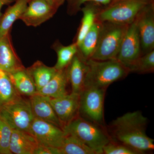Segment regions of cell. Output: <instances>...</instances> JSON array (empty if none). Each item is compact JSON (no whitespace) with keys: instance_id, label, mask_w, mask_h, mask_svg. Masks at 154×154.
<instances>
[{"instance_id":"6da1fadb","label":"cell","mask_w":154,"mask_h":154,"mask_svg":"<svg viewBox=\"0 0 154 154\" xmlns=\"http://www.w3.org/2000/svg\"><path fill=\"white\" fill-rule=\"evenodd\" d=\"M148 119L140 111L128 112L106 126L111 140L126 146L138 154L154 149V140L146 133Z\"/></svg>"},{"instance_id":"7a4b0ae2","label":"cell","mask_w":154,"mask_h":154,"mask_svg":"<svg viewBox=\"0 0 154 154\" xmlns=\"http://www.w3.org/2000/svg\"><path fill=\"white\" fill-rule=\"evenodd\" d=\"M85 88L93 87L107 90L112 83L122 79L129 74L128 69L116 59L87 60Z\"/></svg>"},{"instance_id":"3957f363","label":"cell","mask_w":154,"mask_h":154,"mask_svg":"<svg viewBox=\"0 0 154 154\" xmlns=\"http://www.w3.org/2000/svg\"><path fill=\"white\" fill-rule=\"evenodd\" d=\"M63 129L66 134L79 139L98 154H102L103 148L112 140L106 126L94 123L80 115L64 125Z\"/></svg>"},{"instance_id":"277c9868","label":"cell","mask_w":154,"mask_h":154,"mask_svg":"<svg viewBox=\"0 0 154 154\" xmlns=\"http://www.w3.org/2000/svg\"><path fill=\"white\" fill-rule=\"evenodd\" d=\"M128 25L102 22L98 45L91 59L97 60L116 59Z\"/></svg>"},{"instance_id":"5b68a950","label":"cell","mask_w":154,"mask_h":154,"mask_svg":"<svg viewBox=\"0 0 154 154\" xmlns=\"http://www.w3.org/2000/svg\"><path fill=\"white\" fill-rule=\"evenodd\" d=\"M154 0H121L101 8L96 19L129 25L135 20L140 11Z\"/></svg>"},{"instance_id":"8992f818","label":"cell","mask_w":154,"mask_h":154,"mask_svg":"<svg viewBox=\"0 0 154 154\" xmlns=\"http://www.w3.org/2000/svg\"><path fill=\"white\" fill-rule=\"evenodd\" d=\"M0 116L13 129L29 132L34 119L30 100L19 96L13 101L0 106Z\"/></svg>"},{"instance_id":"52a82bcc","label":"cell","mask_w":154,"mask_h":154,"mask_svg":"<svg viewBox=\"0 0 154 154\" xmlns=\"http://www.w3.org/2000/svg\"><path fill=\"white\" fill-rule=\"evenodd\" d=\"M106 90L93 87L84 88L80 94L79 115L94 123L106 126L104 104Z\"/></svg>"},{"instance_id":"ba28073f","label":"cell","mask_w":154,"mask_h":154,"mask_svg":"<svg viewBox=\"0 0 154 154\" xmlns=\"http://www.w3.org/2000/svg\"><path fill=\"white\" fill-rule=\"evenodd\" d=\"M28 133L35 137L38 143L59 149L66 135L59 127L36 118L33 119Z\"/></svg>"},{"instance_id":"9c48e42d","label":"cell","mask_w":154,"mask_h":154,"mask_svg":"<svg viewBox=\"0 0 154 154\" xmlns=\"http://www.w3.org/2000/svg\"><path fill=\"white\" fill-rule=\"evenodd\" d=\"M141 55L140 39L135 19L128 25L116 59L128 69Z\"/></svg>"},{"instance_id":"30bf717a","label":"cell","mask_w":154,"mask_h":154,"mask_svg":"<svg viewBox=\"0 0 154 154\" xmlns=\"http://www.w3.org/2000/svg\"><path fill=\"white\" fill-rule=\"evenodd\" d=\"M142 55L154 50V3L143 8L136 18Z\"/></svg>"},{"instance_id":"8fae6325","label":"cell","mask_w":154,"mask_h":154,"mask_svg":"<svg viewBox=\"0 0 154 154\" xmlns=\"http://www.w3.org/2000/svg\"><path fill=\"white\" fill-rule=\"evenodd\" d=\"M58 8L47 0H30L20 19L27 26L37 27L52 18Z\"/></svg>"},{"instance_id":"7c38bea8","label":"cell","mask_w":154,"mask_h":154,"mask_svg":"<svg viewBox=\"0 0 154 154\" xmlns=\"http://www.w3.org/2000/svg\"><path fill=\"white\" fill-rule=\"evenodd\" d=\"M80 99L79 94L72 92L58 98H50L51 104L63 127L79 115Z\"/></svg>"},{"instance_id":"4fadbf2b","label":"cell","mask_w":154,"mask_h":154,"mask_svg":"<svg viewBox=\"0 0 154 154\" xmlns=\"http://www.w3.org/2000/svg\"><path fill=\"white\" fill-rule=\"evenodd\" d=\"M30 102L34 118L63 128L50 102V97L36 93L30 96Z\"/></svg>"},{"instance_id":"5bb4252c","label":"cell","mask_w":154,"mask_h":154,"mask_svg":"<svg viewBox=\"0 0 154 154\" xmlns=\"http://www.w3.org/2000/svg\"><path fill=\"white\" fill-rule=\"evenodd\" d=\"M87 60L78 51L71 62L67 67L69 83L72 92L80 94L85 88V79L87 72Z\"/></svg>"},{"instance_id":"9a60e30c","label":"cell","mask_w":154,"mask_h":154,"mask_svg":"<svg viewBox=\"0 0 154 154\" xmlns=\"http://www.w3.org/2000/svg\"><path fill=\"white\" fill-rule=\"evenodd\" d=\"M24 67L15 51L11 33L0 37V69L11 72Z\"/></svg>"},{"instance_id":"2e32d148","label":"cell","mask_w":154,"mask_h":154,"mask_svg":"<svg viewBox=\"0 0 154 154\" xmlns=\"http://www.w3.org/2000/svg\"><path fill=\"white\" fill-rule=\"evenodd\" d=\"M38 143L28 132L13 129L10 151L15 154H34Z\"/></svg>"},{"instance_id":"e0dca14e","label":"cell","mask_w":154,"mask_h":154,"mask_svg":"<svg viewBox=\"0 0 154 154\" xmlns=\"http://www.w3.org/2000/svg\"><path fill=\"white\" fill-rule=\"evenodd\" d=\"M69 83L67 67L57 70L52 79L36 93L51 98L61 97L69 94L67 91Z\"/></svg>"},{"instance_id":"ac0fdd59","label":"cell","mask_w":154,"mask_h":154,"mask_svg":"<svg viewBox=\"0 0 154 154\" xmlns=\"http://www.w3.org/2000/svg\"><path fill=\"white\" fill-rule=\"evenodd\" d=\"M30 0H16L10 6L0 18V37L11 33V28L15 22L25 12Z\"/></svg>"},{"instance_id":"d6986e66","label":"cell","mask_w":154,"mask_h":154,"mask_svg":"<svg viewBox=\"0 0 154 154\" xmlns=\"http://www.w3.org/2000/svg\"><path fill=\"white\" fill-rule=\"evenodd\" d=\"M8 73L19 94L30 97L36 94L35 83L28 69L24 66Z\"/></svg>"},{"instance_id":"ffe728a7","label":"cell","mask_w":154,"mask_h":154,"mask_svg":"<svg viewBox=\"0 0 154 154\" xmlns=\"http://www.w3.org/2000/svg\"><path fill=\"white\" fill-rule=\"evenodd\" d=\"M103 7L95 3H89L82 7L81 11L83 13L82 19L74 42L78 47L96 22L97 14Z\"/></svg>"},{"instance_id":"44dd1931","label":"cell","mask_w":154,"mask_h":154,"mask_svg":"<svg viewBox=\"0 0 154 154\" xmlns=\"http://www.w3.org/2000/svg\"><path fill=\"white\" fill-rule=\"evenodd\" d=\"M102 26V22L96 19L78 47L80 53L86 60L91 59L96 51Z\"/></svg>"},{"instance_id":"7402d4cb","label":"cell","mask_w":154,"mask_h":154,"mask_svg":"<svg viewBox=\"0 0 154 154\" xmlns=\"http://www.w3.org/2000/svg\"><path fill=\"white\" fill-rule=\"evenodd\" d=\"M27 69L35 83L37 92L49 82L57 71L54 67L48 66L39 61Z\"/></svg>"},{"instance_id":"603a6c76","label":"cell","mask_w":154,"mask_h":154,"mask_svg":"<svg viewBox=\"0 0 154 154\" xmlns=\"http://www.w3.org/2000/svg\"><path fill=\"white\" fill-rule=\"evenodd\" d=\"M53 48L57 56V61L54 66L57 70L67 67L79 51V47L75 42L66 46L63 45L59 42H55Z\"/></svg>"},{"instance_id":"cb8c5ba5","label":"cell","mask_w":154,"mask_h":154,"mask_svg":"<svg viewBox=\"0 0 154 154\" xmlns=\"http://www.w3.org/2000/svg\"><path fill=\"white\" fill-rule=\"evenodd\" d=\"M61 147V154H98L79 139L71 135L66 134Z\"/></svg>"},{"instance_id":"d4e9b609","label":"cell","mask_w":154,"mask_h":154,"mask_svg":"<svg viewBox=\"0 0 154 154\" xmlns=\"http://www.w3.org/2000/svg\"><path fill=\"white\" fill-rule=\"evenodd\" d=\"M19 96L8 74L0 69V106L13 101Z\"/></svg>"},{"instance_id":"484cf974","label":"cell","mask_w":154,"mask_h":154,"mask_svg":"<svg viewBox=\"0 0 154 154\" xmlns=\"http://www.w3.org/2000/svg\"><path fill=\"white\" fill-rule=\"evenodd\" d=\"M130 73L147 74L154 71V50L142 55L128 68Z\"/></svg>"},{"instance_id":"4316f807","label":"cell","mask_w":154,"mask_h":154,"mask_svg":"<svg viewBox=\"0 0 154 154\" xmlns=\"http://www.w3.org/2000/svg\"><path fill=\"white\" fill-rule=\"evenodd\" d=\"M13 128L0 116V154H11L10 143Z\"/></svg>"},{"instance_id":"83f0119b","label":"cell","mask_w":154,"mask_h":154,"mask_svg":"<svg viewBox=\"0 0 154 154\" xmlns=\"http://www.w3.org/2000/svg\"><path fill=\"white\" fill-rule=\"evenodd\" d=\"M67 1V12L69 15L76 14L81 11L83 6L89 3H95L100 5L107 6L110 5L112 0H66Z\"/></svg>"},{"instance_id":"f1b7e54d","label":"cell","mask_w":154,"mask_h":154,"mask_svg":"<svg viewBox=\"0 0 154 154\" xmlns=\"http://www.w3.org/2000/svg\"><path fill=\"white\" fill-rule=\"evenodd\" d=\"M102 154H138L130 148L111 140L102 149Z\"/></svg>"},{"instance_id":"f546056e","label":"cell","mask_w":154,"mask_h":154,"mask_svg":"<svg viewBox=\"0 0 154 154\" xmlns=\"http://www.w3.org/2000/svg\"><path fill=\"white\" fill-rule=\"evenodd\" d=\"M34 154H61V153L59 149L38 143Z\"/></svg>"},{"instance_id":"4dcf8cb0","label":"cell","mask_w":154,"mask_h":154,"mask_svg":"<svg viewBox=\"0 0 154 154\" xmlns=\"http://www.w3.org/2000/svg\"><path fill=\"white\" fill-rule=\"evenodd\" d=\"M16 0H0V18L2 16V13H1V10L2 8L3 7L7 5H9L11 3L14 2V1Z\"/></svg>"},{"instance_id":"1f68e13d","label":"cell","mask_w":154,"mask_h":154,"mask_svg":"<svg viewBox=\"0 0 154 154\" xmlns=\"http://www.w3.org/2000/svg\"><path fill=\"white\" fill-rule=\"evenodd\" d=\"M47 1L52 5L56 6L57 8H59L62 5H63V3L66 0H47Z\"/></svg>"},{"instance_id":"d6a6232c","label":"cell","mask_w":154,"mask_h":154,"mask_svg":"<svg viewBox=\"0 0 154 154\" xmlns=\"http://www.w3.org/2000/svg\"><path fill=\"white\" fill-rule=\"evenodd\" d=\"M121 1V0H112V2H111L110 3V4H112V3L116 2H118V1Z\"/></svg>"}]
</instances>
